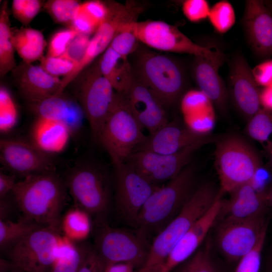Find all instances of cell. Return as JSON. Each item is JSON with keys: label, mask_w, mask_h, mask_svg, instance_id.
Here are the masks:
<instances>
[{"label": "cell", "mask_w": 272, "mask_h": 272, "mask_svg": "<svg viewBox=\"0 0 272 272\" xmlns=\"http://www.w3.org/2000/svg\"><path fill=\"white\" fill-rule=\"evenodd\" d=\"M67 192L65 182L54 171L24 177L12 193L22 217L60 229Z\"/></svg>", "instance_id": "obj_1"}, {"label": "cell", "mask_w": 272, "mask_h": 272, "mask_svg": "<svg viewBox=\"0 0 272 272\" xmlns=\"http://www.w3.org/2000/svg\"><path fill=\"white\" fill-rule=\"evenodd\" d=\"M196 168L189 163L167 184L158 187L141 210L133 225L150 240L179 214L195 189Z\"/></svg>", "instance_id": "obj_2"}, {"label": "cell", "mask_w": 272, "mask_h": 272, "mask_svg": "<svg viewBox=\"0 0 272 272\" xmlns=\"http://www.w3.org/2000/svg\"><path fill=\"white\" fill-rule=\"evenodd\" d=\"M219 192L210 183L196 187L179 214L155 236L145 262L137 272H159L169 253L211 208Z\"/></svg>", "instance_id": "obj_3"}, {"label": "cell", "mask_w": 272, "mask_h": 272, "mask_svg": "<svg viewBox=\"0 0 272 272\" xmlns=\"http://www.w3.org/2000/svg\"><path fill=\"white\" fill-rule=\"evenodd\" d=\"M216 143L215 164L220 189L230 194L249 183L262 162L252 146L239 135H226Z\"/></svg>", "instance_id": "obj_4"}, {"label": "cell", "mask_w": 272, "mask_h": 272, "mask_svg": "<svg viewBox=\"0 0 272 272\" xmlns=\"http://www.w3.org/2000/svg\"><path fill=\"white\" fill-rule=\"evenodd\" d=\"M132 69L134 76L165 108L174 105L185 89L184 71L178 62L168 56L152 51L142 52Z\"/></svg>", "instance_id": "obj_5"}, {"label": "cell", "mask_w": 272, "mask_h": 272, "mask_svg": "<svg viewBox=\"0 0 272 272\" xmlns=\"http://www.w3.org/2000/svg\"><path fill=\"white\" fill-rule=\"evenodd\" d=\"M64 182L75 206L95 217V221L106 220L111 202V184L102 168L91 163L77 165Z\"/></svg>", "instance_id": "obj_6"}, {"label": "cell", "mask_w": 272, "mask_h": 272, "mask_svg": "<svg viewBox=\"0 0 272 272\" xmlns=\"http://www.w3.org/2000/svg\"><path fill=\"white\" fill-rule=\"evenodd\" d=\"M143 128L125 101L123 94L115 93L114 100L99 137L114 166L124 163L144 139Z\"/></svg>", "instance_id": "obj_7"}, {"label": "cell", "mask_w": 272, "mask_h": 272, "mask_svg": "<svg viewBox=\"0 0 272 272\" xmlns=\"http://www.w3.org/2000/svg\"><path fill=\"white\" fill-rule=\"evenodd\" d=\"M94 249L106 264L129 263L138 269L145 262L151 243L137 229L110 226L106 220L95 222Z\"/></svg>", "instance_id": "obj_8"}, {"label": "cell", "mask_w": 272, "mask_h": 272, "mask_svg": "<svg viewBox=\"0 0 272 272\" xmlns=\"http://www.w3.org/2000/svg\"><path fill=\"white\" fill-rule=\"evenodd\" d=\"M61 234L58 228L42 226L6 252L9 260L16 269L24 272H50Z\"/></svg>", "instance_id": "obj_9"}, {"label": "cell", "mask_w": 272, "mask_h": 272, "mask_svg": "<svg viewBox=\"0 0 272 272\" xmlns=\"http://www.w3.org/2000/svg\"><path fill=\"white\" fill-rule=\"evenodd\" d=\"M114 91L102 74L98 61L85 73L79 85V103L88 121L93 138L97 143L114 100Z\"/></svg>", "instance_id": "obj_10"}, {"label": "cell", "mask_w": 272, "mask_h": 272, "mask_svg": "<svg viewBox=\"0 0 272 272\" xmlns=\"http://www.w3.org/2000/svg\"><path fill=\"white\" fill-rule=\"evenodd\" d=\"M108 15L91 38L86 54L81 61L67 76L61 79L59 90L62 93L67 85L110 45L119 28L123 24L136 21L143 8L133 2L125 5L116 2L107 3Z\"/></svg>", "instance_id": "obj_11"}, {"label": "cell", "mask_w": 272, "mask_h": 272, "mask_svg": "<svg viewBox=\"0 0 272 272\" xmlns=\"http://www.w3.org/2000/svg\"><path fill=\"white\" fill-rule=\"evenodd\" d=\"M219 139L200 142L171 154L135 152L125 162L148 181L157 185L176 176L190 163L198 150L207 144L216 143Z\"/></svg>", "instance_id": "obj_12"}, {"label": "cell", "mask_w": 272, "mask_h": 272, "mask_svg": "<svg viewBox=\"0 0 272 272\" xmlns=\"http://www.w3.org/2000/svg\"><path fill=\"white\" fill-rule=\"evenodd\" d=\"M126 25L140 41L157 50L188 53L194 56H207L212 52V47L193 42L176 26L163 21H136Z\"/></svg>", "instance_id": "obj_13"}, {"label": "cell", "mask_w": 272, "mask_h": 272, "mask_svg": "<svg viewBox=\"0 0 272 272\" xmlns=\"http://www.w3.org/2000/svg\"><path fill=\"white\" fill-rule=\"evenodd\" d=\"M267 226L264 214L219 223L217 233L218 247L227 259L239 261L253 250L266 233Z\"/></svg>", "instance_id": "obj_14"}, {"label": "cell", "mask_w": 272, "mask_h": 272, "mask_svg": "<svg viewBox=\"0 0 272 272\" xmlns=\"http://www.w3.org/2000/svg\"><path fill=\"white\" fill-rule=\"evenodd\" d=\"M115 168L117 210L125 221L133 226L143 206L159 186L148 181L126 162Z\"/></svg>", "instance_id": "obj_15"}, {"label": "cell", "mask_w": 272, "mask_h": 272, "mask_svg": "<svg viewBox=\"0 0 272 272\" xmlns=\"http://www.w3.org/2000/svg\"><path fill=\"white\" fill-rule=\"evenodd\" d=\"M1 161L9 171L24 177L55 171L52 160L32 142L17 139L0 141Z\"/></svg>", "instance_id": "obj_16"}, {"label": "cell", "mask_w": 272, "mask_h": 272, "mask_svg": "<svg viewBox=\"0 0 272 272\" xmlns=\"http://www.w3.org/2000/svg\"><path fill=\"white\" fill-rule=\"evenodd\" d=\"M212 52L207 56H195L193 74L199 89L225 115L228 110V92L219 69L225 60L223 51L212 45Z\"/></svg>", "instance_id": "obj_17"}, {"label": "cell", "mask_w": 272, "mask_h": 272, "mask_svg": "<svg viewBox=\"0 0 272 272\" xmlns=\"http://www.w3.org/2000/svg\"><path fill=\"white\" fill-rule=\"evenodd\" d=\"M228 84L234 105L248 121L261 108L260 91L252 69L242 54L235 55L230 61Z\"/></svg>", "instance_id": "obj_18"}, {"label": "cell", "mask_w": 272, "mask_h": 272, "mask_svg": "<svg viewBox=\"0 0 272 272\" xmlns=\"http://www.w3.org/2000/svg\"><path fill=\"white\" fill-rule=\"evenodd\" d=\"M247 40L254 52L262 58L272 55V13L265 3L247 0L242 19Z\"/></svg>", "instance_id": "obj_19"}, {"label": "cell", "mask_w": 272, "mask_h": 272, "mask_svg": "<svg viewBox=\"0 0 272 272\" xmlns=\"http://www.w3.org/2000/svg\"><path fill=\"white\" fill-rule=\"evenodd\" d=\"M218 136L197 133L186 125L178 122H168L153 133L146 135L133 152L147 151L161 154H171L194 144Z\"/></svg>", "instance_id": "obj_20"}, {"label": "cell", "mask_w": 272, "mask_h": 272, "mask_svg": "<svg viewBox=\"0 0 272 272\" xmlns=\"http://www.w3.org/2000/svg\"><path fill=\"white\" fill-rule=\"evenodd\" d=\"M224 193L219 189L216 201L181 238L169 253L159 272H172L189 258L199 248L211 228L217 222Z\"/></svg>", "instance_id": "obj_21"}, {"label": "cell", "mask_w": 272, "mask_h": 272, "mask_svg": "<svg viewBox=\"0 0 272 272\" xmlns=\"http://www.w3.org/2000/svg\"><path fill=\"white\" fill-rule=\"evenodd\" d=\"M123 95L131 113L149 134L154 133L168 122L165 108L135 76L130 88Z\"/></svg>", "instance_id": "obj_22"}, {"label": "cell", "mask_w": 272, "mask_h": 272, "mask_svg": "<svg viewBox=\"0 0 272 272\" xmlns=\"http://www.w3.org/2000/svg\"><path fill=\"white\" fill-rule=\"evenodd\" d=\"M222 201L217 221L220 222L246 219L264 214L267 205L265 196L259 193L250 182L230 193Z\"/></svg>", "instance_id": "obj_23"}, {"label": "cell", "mask_w": 272, "mask_h": 272, "mask_svg": "<svg viewBox=\"0 0 272 272\" xmlns=\"http://www.w3.org/2000/svg\"><path fill=\"white\" fill-rule=\"evenodd\" d=\"M16 79L30 103L56 95L61 84V79L50 75L40 65L24 62L16 69Z\"/></svg>", "instance_id": "obj_24"}, {"label": "cell", "mask_w": 272, "mask_h": 272, "mask_svg": "<svg viewBox=\"0 0 272 272\" xmlns=\"http://www.w3.org/2000/svg\"><path fill=\"white\" fill-rule=\"evenodd\" d=\"M30 104L37 117L63 122L72 132L81 127L85 117L79 103L63 93L31 102Z\"/></svg>", "instance_id": "obj_25"}, {"label": "cell", "mask_w": 272, "mask_h": 272, "mask_svg": "<svg viewBox=\"0 0 272 272\" xmlns=\"http://www.w3.org/2000/svg\"><path fill=\"white\" fill-rule=\"evenodd\" d=\"M73 133L65 123L37 117L31 130L32 142L46 153L62 151Z\"/></svg>", "instance_id": "obj_26"}, {"label": "cell", "mask_w": 272, "mask_h": 272, "mask_svg": "<svg viewBox=\"0 0 272 272\" xmlns=\"http://www.w3.org/2000/svg\"><path fill=\"white\" fill-rule=\"evenodd\" d=\"M98 64L102 74L115 92L125 93L134 77L127 57L119 55L109 46L100 57Z\"/></svg>", "instance_id": "obj_27"}, {"label": "cell", "mask_w": 272, "mask_h": 272, "mask_svg": "<svg viewBox=\"0 0 272 272\" xmlns=\"http://www.w3.org/2000/svg\"><path fill=\"white\" fill-rule=\"evenodd\" d=\"M92 248L88 243L75 242L62 234L50 272H78Z\"/></svg>", "instance_id": "obj_28"}, {"label": "cell", "mask_w": 272, "mask_h": 272, "mask_svg": "<svg viewBox=\"0 0 272 272\" xmlns=\"http://www.w3.org/2000/svg\"><path fill=\"white\" fill-rule=\"evenodd\" d=\"M12 41L25 63L30 64L43 57L46 42L39 30L25 27L12 30Z\"/></svg>", "instance_id": "obj_29"}, {"label": "cell", "mask_w": 272, "mask_h": 272, "mask_svg": "<svg viewBox=\"0 0 272 272\" xmlns=\"http://www.w3.org/2000/svg\"><path fill=\"white\" fill-rule=\"evenodd\" d=\"M91 217L86 211L74 205L61 217V234L73 242L84 241L91 231Z\"/></svg>", "instance_id": "obj_30"}, {"label": "cell", "mask_w": 272, "mask_h": 272, "mask_svg": "<svg viewBox=\"0 0 272 272\" xmlns=\"http://www.w3.org/2000/svg\"><path fill=\"white\" fill-rule=\"evenodd\" d=\"M8 1H4L0 12V75L3 77L16 67L12 41Z\"/></svg>", "instance_id": "obj_31"}, {"label": "cell", "mask_w": 272, "mask_h": 272, "mask_svg": "<svg viewBox=\"0 0 272 272\" xmlns=\"http://www.w3.org/2000/svg\"><path fill=\"white\" fill-rule=\"evenodd\" d=\"M43 226L24 217L17 221L0 220V249L7 252L30 233Z\"/></svg>", "instance_id": "obj_32"}, {"label": "cell", "mask_w": 272, "mask_h": 272, "mask_svg": "<svg viewBox=\"0 0 272 272\" xmlns=\"http://www.w3.org/2000/svg\"><path fill=\"white\" fill-rule=\"evenodd\" d=\"M246 132L251 139L261 143L265 150L272 147V112L260 108L248 120Z\"/></svg>", "instance_id": "obj_33"}, {"label": "cell", "mask_w": 272, "mask_h": 272, "mask_svg": "<svg viewBox=\"0 0 272 272\" xmlns=\"http://www.w3.org/2000/svg\"><path fill=\"white\" fill-rule=\"evenodd\" d=\"M82 3L76 0H49L44 8L55 22L69 27L77 16Z\"/></svg>", "instance_id": "obj_34"}, {"label": "cell", "mask_w": 272, "mask_h": 272, "mask_svg": "<svg viewBox=\"0 0 272 272\" xmlns=\"http://www.w3.org/2000/svg\"><path fill=\"white\" fill-rule=\"evenodd\" d=\"M208 19L217 32L224 34L230 30L235 23V11L229 2L221 1L210 8Z\"/></svg>", "instance_id": "obj_35"}, {"label": "cell", "mask_w": 272, "mask_h": 272, "mask_svg": "<svg viewBox=\"0 0 272 272\" xmlns=\"http://www.w3.org/2000/svg\"><path fill=\"white\" fill-rule=\"evenodd\" d=\"M210 245L208 241L180 265L178 272H218L211 256Z\"/></svg>", "instance_id": "obj_36"}, {"label": "cell", "mask_w": 272, "mask_h": 272, "mask_svg": "<svg viewBox=\"0 0 272 272\" xmlns=\"http://www.w3.org/2000/svg\"><path fill=\"white\" fill-rule=\"evenodd\" d=\"M18 119L16 104L9 91L5 87L0 88V130L6 132L13 129Z\"/></svg>", "instance_id": "obj_37"}, {"label": "cell", "mask_w": 272, "mask_h": 272, "mask_svg": "<svg viewBox=\"0 0 272 272\" xmlns=\"http://www.w3.org/2000/svg\"><path fill=\"white\" fill-rule=\"evenodd\" d=\"M127 23L119 28L109 46L119 55L126 57L137 49L140 41Z\"/></svg>", "instance_id": "obj_38"}, {"label": "cell", "mask_w": 272, "mask_h": 272, "mask_svg": "<svg viewBox=\"0 0 272 272\" xmlns=\"http://www.w3.org/2000/svg\"><path fill=\"white\" fill-rule=\"evenodd\" d=\"M181 107L184 116L197 113L213 108V103L201 91L191 90L181 100Z\"/></svg>", "instance_id": "obj_39"}, {"label": "cell", "mask_w": 272, "mask_h": 272, "mask_svg": "<svg viewBox=\"0 0 272 272\" xmlns=\"http://www.w3.org/2000/svg\"><path fill=\"white\" fill-rule=\"evenodd\" d=\"M44 3L39 0H14L12 10L14 17L23 25L29 24Z\"/></svg>", "instance_id": "obj_40"}, {"label": "cell", "mask_w": 272, "mask_h": 272, "mask_svg": "<svg viewBox=\"0 0 272 272\" xmlns=\"http://www.w3.org/2000/svg\"><path fill=\"white\" fill-rule=\"evenodd\" d=\"M184 116L186 125L197 133L210 134L215 126V114L214 108Z\"/></svg>", "instance_id": "obj_41"}, {"label": "cell", "mask_w": 272, "mask_h": 272, "mask_svg": "<svg viewBox=\"0 0 272 272\" xmlns=\"http://www.w3.org/2000/svg\"><path fill=\"white\" fill-rule=\"evenodd\" d=\"M40 66L50 75L59 78L69 75L76 65L72 61L61 56H43L40 60Z\"/></svg>", "instance_id": "obj_42"}, {"label": "cell", "mask_w": 272, "mask_h": 272, "mask_svg": "<svg viewBox=\"0 0 272 272\" xmlns=\"http://www.w3.org/2000/svg\"><path fill=\"white\" fill-rule=\"evenodd\" d=\"M78 33L67 28L55 32L51 37L48 45L47 56L59 57L63 54L71 41Z\"/></svg>", "instance_id": "obj_43"}, {"label": "cell", "mask_w": 272, "mask_h": 272, "mask_svg": "<svg viewBox=\"0 0 272 272\" xmlns=\"http://www.w3.org/2000/svg\"><path fill=\"white\" fill-rule=\"evenodd\" d=\"M90 40V35L78 34L61 57L72 61L76 67L85 56Z\"/></svg>", "instance_id": "obj_44"}, {"label": "cell", "mask_w": 272, "mask_h": 272, "mask_svg": "<svg viewBox=\"0 0 272 272\" xmlns=\"http://www.w3.org/2000/svg\"><path fill=\"white\" fill-rule=\"evenodd\" d=\"M265 236L266 234L261 237L253 250L238 261L235 272H259Z\"/></svg>", "instance_id": "obj_45"}, {"label": "cell", "mask_w": 272, "mask_h": 272, "mask_svg": "<svg viewBox=\"0 0 272 272\" xmlns=\"http://www.w3.org/2000/svg\"><path fill=\"white\" fill-rule=\"evenodd\" d=\"M210 7L206 0H186L182 10L184 16L191 22H200L208 18Z\"/></svg>", "instance_id": "obj_46"}, {"label": "cell", "mask_w": 272, "mask_h": 272, "mask_svg": "<svg viewBox=\"0 0 272 272\" xmlns=\"http://www.w3.org/2000/svg\"><path fill=\"white\" fill-rule=\"evenodd\" d=\"M80 10L99 26L106 19L108 13L107 3L100 1H90L82 3Z\"/></svg>", "instance_id": "obj_47"}, {"label": "cell", "mask_w": 272, "mask_h": 272, "mask_svg": "<svg viewBox=\"0 0 272 272\" xmlns=\"http://www.w3.org/2000/svg\"><path fill=\"white\" fill-rule=\"evenodd\" d=\"M271 180V172L262 164L257 169L250 182L259 193L265 196L267 190L272 185H270Z\"/></svg>", "instance_id": "obj_48"}, {"label": "cell", "mask_w": 272, "mask_h": 272, "mask_svg": "<svg viewBox=\"0 0 272 272\" xmlns=\"http://www.w3.org/2000/svg\"><path fill=\"white\" fill-rule=\"evenodd\" d=\"M98 27L86 13L80 9L77 16L68 28L73 29L78 34L90 36L95 33Z\"/></svg>", "instance_id": "obj_49"}, {"label": "cell", "mask_w": 272, "mask_h": 272, "mask_svg": "<svg viewBox=\"0 0 272 272\" xmlns=\"http://www.w3.org/2000/svg\"><path fill=\"white\" fill-rule=\"evenodd\" d=\"M254 79L258 85L263 87L272 86V59H267L252 69Z\"/></svg>", "instance_id": "obj_50"}, {"label": "cell", "mask_w": 272, "mask_h": 272, "mask_svg": "<svg viewBox=\"0 0 272 272\" xmlns=\"http://www.w3.org/2000/svg\"><path fill=\"white\" fill-rule=\"evenodd\" d=\"M105 266L93 246L78 272H104Z\"/></svg>", "instance_id": "obj_51"}, {"label": "cell", "mask_w": 272, "mask_h": 272, "mask_svg": "<svg viewBox=\"0 0 272 272\" xmlns=\"http://www.w3.org/2000/svg\"><path fill=\"white\" fill-rule=\"evenodd\" d=\"M17 181L14 176L0 172V198L5 197L12 191Z\"/></svg>", "instance_id": "obj_52"}, {"label": "cell", "mask_w": 272, "mask_h": 272, "mask_svg": "<svg viewBox=\"0 0 272 272\" xmlns=\"http://www.w3.org/2000/svg\"><path fill=\"white\" fill-rule=\"evenodd\" d=\"M260 106L272 112V86L264 87L259 93Z\"/></svg>", "instance_id": "obj_53"}, {"label": "cell", "mask_w": 272, "mask_h": 272, "mask_svg": "<svg viewBox=\"0 0 272 272\" xmlns=\"http://www.w3.org/2000/svg\"><path fill=\"white\" fill-rule=\"evenodd\" d=\"M136 267L129 263H113L106 264L104 272H137Z\"/></svg>", "instance_id": "obj_54"}, {"label": "cell", "mask_w": 272, "mask_h": 272, "mask_svg": "<svg viewBox=\"0 0 272 272\" xmlns=\"http://www.w3.org/2000/svg\"><path fill=\"white\" fill-rule=\"evenodd\" d=\"M12 210V204L7 198V196L0 198V220H9L8 217Z\"/></svg>", "instance_id": "obj_55"}, {"label": "cell", "mask_w": 272, "mask_h": 272, "mask_svg": "<svg viewBox=\"0 0 272 272\" xmlns=\"http://www.w3.org/2000/svg\"><path fill=\"white\" fill-rule=\"evenodd\" d=\"M15 269L14 265L10 260L1 258V272H7L10 270L11 271Z\"/></svg>", "instance_id": "obj_56"}, {"label": "cell", "mask_w": 272, "mask_h": 272, "mask_svg": "<svg viewBox=\"0 0 272 272\" xmlns=\"http://www.w3.org/2000/svg\"><path fill=\"white\" fill-rule=\"evenodd\" d=\"M265 197L267 205H268L272 208V185L267 190Z\"/></svg>", "instance_id": "obj_57"}, {"label": "cell", "mask_w": 272, "mask_h": 272, "mask_svg": "<svg viewBox=\"0 0 272 272\" xmlns=\"http://www.w3.org/2000/svg\"><path fill=\"white\" fill-rule=\"evenodd\" d=\"M267 153L269 155L270 163L272 167V148L270 150H269L268 151H267Z\"/></svg>", "instance_id": "obj_58"}, {"label": "cell", "mask_w": 272, "mask_h": 272, "mask_svg": "<svg viewBox=\"0 0 272 272\" xmlns=\"http://www.w3.org/2000/svg\"><path fill=\"white\" fill-rule=\"evenodd\" d=\"M265 3L272 13V1H266Z\"/></svg>", "instance_id": "obj_59"}, {"label": "cell", "mask_w": 272, "mask_h": 272, "mask_svg": "<svg viewBox=\"0 0 272 272\" xmlns=\"http://www.w3.org/2000/svg\"><path fill=\"white\" fill-rule=\"evenodd\" d=\"M10 272H24L21 270H19L18 269H15L13 270L10 271Z\"/></svg>", "instance_id": "obj_60"}, {"label": "cell", "mask_w": 272, "mask_h": 272, "mask_svg": "<svg viewBox=\"0 0 272 272\" xmlns=\"http://www.w3.org/2000/svg\"><path fill=\"white\" fill-rule=\"evenodd\" d=\"M270 272H272V262H271V265Z\"/></svg>", "instance_id": "obj_61"}]
</instances>
